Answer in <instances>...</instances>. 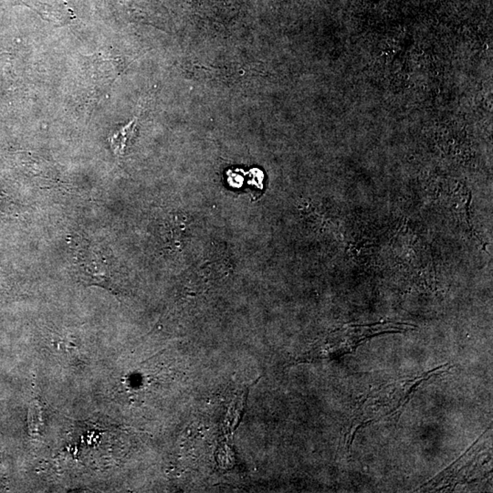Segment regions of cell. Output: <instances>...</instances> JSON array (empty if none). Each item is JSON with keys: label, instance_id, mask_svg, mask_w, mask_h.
Here are the masks:
<instances>
[{"label": "cell", "instance_id": "6da1fadb", "mask_svg": "<svg viewBox=\"0 0 493 493\" xmlns=\"http://www.w3.org/2000/svg\"><path fill=\"white\" fill-rule=\"evenodd\" d=\"M79 277L85 284L97 285L107 289L111 287V273L107 260L98 256L94 251H84L79 259Z\"/></svg>", "mask_w": 493, "mask_h": 493}, {"label": "cell", "instance_id": "7a4b0ae2", "mask_svg": "<svg viewBox=\"0 0 493 493\" xmlns=\"http://www.w3.org/2000/svg\"><path fill=\"white\" fill-rule=\"evenodd\" d=\"M136 119L132 121L129 125L120 129L118 132L110 137V144L114 154L117 156H123L130 145L133 139L134 131H136Z\"/></svg>", "mask_w": 493, "mask_h": 493}]
</instances>
